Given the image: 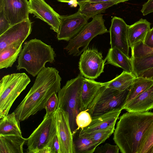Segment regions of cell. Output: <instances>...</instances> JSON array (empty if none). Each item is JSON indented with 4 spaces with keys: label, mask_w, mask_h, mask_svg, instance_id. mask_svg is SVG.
I'll use <instances>...</instances> for the list:
<instances>
[{
    "label": "cell",
    "mask_w": 153,
    "mask_h": 153,
    "mask_svg": "<svg viewBox=\"0 0 153 153\" xmlns=\"http://www.w3.org/2000/svg\"><path fill=\"white\" fill-rule=\"evenodd\" d=\"M141 11L144 16L153 13V0H148L143 4Z\"/></svg>",
    "instance_id": "cell-36"
},
{
    "label": "cell",
    "mask_w": 153,
    "mask_h": 153,
    "mask_svg": "<svg viewBox=\"0 0 153 153\" xmlns=\"http://www.w3.org/2000/svg\"><path fill=\"white\" fill-rule=\"evenodd\" d=\"M153 85V80L151 79L142 77H136L129 88L126 99L122 107L129 103Z\"/></svg>",
    "instance_id": "cell-24"
},
{
    "label": "cell",
    "mask_w": 153,
    "mask_h": 153,
    "mask_svg": "<svg viewBox=\"0 0 153 153\" xmlns=\"http://www.w3.org/2000/svg\"><path fill=\"white\" fill-rule=\"evenodd\" d=\"M147 153H153V145L149 150Z\"/></svg>",
    "instance_id": "cell-42"
},
{
    "label": "cell",
    "mask_w": 153,
    "mask_h": 153,
    "mask_svg": "<svg viewBox=\"0 0 153 153\" xmlns=\"http://www.w3.org/2000/svg\"><path fill=\"white\" fill-rule=\"evenodd\" d=\"M26 140L20 135L0 134V153H23Z\"/></svg>",
    "instance_id": "cell-19"
},
{
    "label": "cell",
    "mask_w": 153,
    "mask_h": 153,
    "mask_svg": "<svg viewBox=\"0 0 153 153\" xmlns=\"http://www.w3.org/2000/svg\"><path fill=\"white\" fill-rule=\"evenodd\" d=\"M89 19L79 11L69 15L60 16L61 23L57 39L59 41H69L81 30Z\"/></svg>",
    "instance_id": "cell-11"
},
{
    "label": "cell",
    "mask_w": 153,
    "mask_h": 153,
    "mask_svg": "<svg viewBox=\"0 0 153 153\" xmlns=\"http://www.w3.org/2000/svg\"><path fill=\"white\" fill-rule=\"evenodd\" d=\"M119 3L116 1L99 2L87 1L78 4L79 6L78 11L89 19L105 12L108 8Z\"/></svg>",
    "instance_id": "cell-20"
},
{
    "label": "cell",
    "mask_w": 153,
    "mask_h": 153,
    "mask_svg": "<svg viewBox=\"0 0 153 153\" xmlns=\"http://www.w3.org/2000/svg\"><path fill=\"white\" fill-rule=\"evenodd\" d=\"M103 15L98 14L88 23L69 42L65 48L69 54L79 56L87 47L92 39L99 35L109 32L104 24Z\"/></svg>",
    "instance_id": "cell-7"
},
{
    "label": "cell",
    "mask_w": 153,
    "mask_h": 153,
    "mask_svg": "<svg viewBox=\"0 0 153 153\" xmlns=\"http://www.w3.org/2000/svg\"><path fill=\"white\" fill-rule=\"evenodd\" d=\"M22 43L11 45L0 51V69L12 67L22 49Z\"/></svg>",
    "instance_id": "cell-23"
},
{
    "label": "cell",
    "mask_w": 153,
    "mask_h": 153,
    "mask_svg": "<svg viewBox=\"0 0 153 153\" xmlns=\"http://www.w3.org/2000/svg\"><path fill=\"white\" fill-rule=\"evenodd\" d=\"M152 28H153V27H152Z\"/></svg>",
    "instance_id": "cell-43"
},
{
    "label": "cell",
    "mask_w": 153,
    "mask_h": 153,
    "mask_svg": "<svg viewBox=\"0 0 153 153\" xmlns=\"http://www.w3.org/2000/svg\"><path fill=\"white\" fill-rule=\"evenodd\" d=\"M5 17L12 26L29 19L27 0H0Z\"/></svg>",
    "instance_id": "cell-15"
},
{
    "label": "cell",
    "mask_w": 153,
    "mask_h": 153,
    "mask_svg": "<svg viewBox=\"0 0 153 153\" xmlns=\"http://www.w3.org/2000/svg\"><path fill=\"white\" fill-rule=\"evenodd\" d=\"M133 74L136 77L142 72L153 68V55L140 57H131Z\"/></svg>",
    "instance_id": "cell-28"
},
{
    "label": "cell",
    "mask_w": 153,
    "mask_h": 153,
    "mask_svg": "<svg viewBox=\"0 0 153 153\" xmlns=\"http://www.w3.org/2000/svg\"><path fill=\"white\" fill-rule=\"evenodd\" d=\"M128 25L122 18L114 16L111 20L109 32L111 48L116 47L130 57L127 38Z\"/></svg>",
    "instance_id": "cell-14"
},
{
    "label": "cell",
    "mask_w": 153,
    "mask_h": 153,
    "mask_svg": "<svg viewBox=\"0 0 153 153\" xmlns=\"http://www.w3.org/2000/svg\"><path fill=\"white\" fill-rule=\"evenodd\" d=\"M59 99L57 94L54 93L48 98L44 108L46 111V114L48 115L54 114L57 108Z\"/></svg>",
    "instance_id": "cell-33"
},
{
    "label": "cell",
    "mask_w": 153,
    "mask_h": 153,
    "mask_svg": "<svg viewBox=\"0 0 153 153\" xmlns=\"http://www.w3.org/2000/svg\"><path fill=\"white\" fill-rule=\"evenodd\" d=\"M55 56V52L51 45L36 38L31 39L25 43L19 56L17 70L25 69L35 76L45 67L47 62H53Z\"/></svg>",
    "instance_id": "cell-3"
},
{
    "label": "cell",
    "mask_w": 153,
    "mask_h": 153,
    "mask_svg": "<svg viewBox=\"0 0 153 153\" xmlns=\"http://www.w3.org/2000/svg\"><path fill=\"white\" fill-rule=\"evenodd\" d=\"M84 76L80 74L75 78L68 80L58 93V108L67 112L72 134L78 129L76 118L82 111L81 94Z\"/></svg>",
    "instance_id": "cell-4"
},
{
    "label": "cell",
    "mask_w": 153,
    "mask_h": 153,
    "mask_svg": "<svg viewBox=\"0 0 153 153\" xmlns=\"http://www.w3.org/2000/svg\"><path fill=\"white\" fill-rule=\"evenodd\" d=\"M95 49H87L81 55L79 63L81 74L85 78L94 79L104 72L105 60Z\"/></svg>",
    "instance_id": "cell-9"
},
{
    "label": "cell",
    "mask_w": 153,
    "mask_h": 153,
    "mask_svg": "<svg viewBox=\"0 0 153 153\" xmlns=\"http://www.w3.org/2000/svg\"><path fill=\"white\" fill-rule=\"evenodd\" d=\"M11 26L5 17L2 5L0 4V36Z\"/></svg>",
    "instance_id": "cell-35"
},
{
    "label": "cell",
    "mask_w": 153,
    "mask_h": 153,
    "mask_svg": "<svg viewBox=\"0 0 153 153\" xmlns=\"http://www.w3.org/2000/svg\"><path fill=\"white\" fill-rule=\"evenodd\" d=\"M54 116L60 153H75L68 113L58 108Z\"/></svg>",
    "instance_id": "cell-10"
},
{
    "label": "cell",
    "mask_w": 153,
    "mask_h": 153,
    "mask_svg": "<svg viewBox=\"0 0 153 153\" xmlns=\"http://www.w3.org/2000/svg\"><path fill=\"white\" fill-rule=\"evenodd\" d=\"M131 49L132 57H140L153 55V48L146 46L143 42L137 43Z\"/></svg>",
    "instance_id": "cell-31"
},
{
    "label": "cell",
    "mask_w": 153,
    "mask_h": 153,
    "mask_svg": "<svg viewBox=\"0 0 153 153\" xmlns=\"http://www.w3.org/2000/svg\"><path fill=\"white\" fill-rule=\"evenodd\" d=\"M153 145V121L146 131L141 140L138 153H147Z\"/></svg>",
    "instance_id": "cell-30"
},
{
    "label": "cell",
    "mask_w": 153,
    "mask_h": 153,
    "mask_svg": "<svg viewBox=\"0 0 153 153\" xmlns=\"http://www.w3.org/2000/svg\"><path fill=\"white\" fill-rule=\"evenodd\" d=\"M150 26L149 22L143 19L128 25L127 38L129 48H131L138 42H144L148 32L151 29Z\"/></svg>",
    "instance_id": "cell-18"
},
{
    "label": "cell",
    "mask_w": 153,
    "mask_h": 153,
    "mask_svg": "<svg viewBox=\"0 0 153 153\" xmlns=\"http://www.w3.org/2000/svg\"><path fill=\"white\" fill-rule=\"evenodd\" d=\"M142 77L153 80V68L144 71L139 74L137 77Z\"/></svg>",
    "instance_id": "cell-39"
},
{
    "label": "cell",
    "mask_w": 153,
    "mask_h": 153,
    "mask_svg": "<svg viewBox=\"0 0 153 153\" xmlns=\"http://www.w3.org/2000/svg\"><path fill=\"white\" fill-rule=\"evenodd\" d=\"M153 121V112H128L120 117L113 140L122 153H138L143 137Z\"/></svg>",
    "instance_id": "cell-2"
},
{
    "label": "cell",
    "mask_w": 153,
    "mask_h": 153,
    "mask_svg": "<svg viewBox=\"0 0 153 153\" xmlns=\"http://www.w3.org/2000/svg\"><path fill=\"white\" fill-rule=\"evenodd\" d=\"M92 117L86 110L80 111L76 118V122L78 129L83 128L88 126L91 123Z\"/></svg>",
    "instance_id": "cell-32"
},
{
    "label": "cell",
    "mask_w": 153,
    "mask_h": 153,
    "mask_svg": "<svg viewBox=\"0 0 153 153\" xmlns=\"http://www.w3.org/2000/svg\"><path fill=\"white\" fill-rule=\"evenodd\" d=\"M105 60L107 64L120 68L124 71L133 74L131 58L116 47L109 49Z\"/></svg>",
    "instance_id": "cell-22"
},
{
    "label": "cell",
    "mask_w": 153,
    "mask_h": 153,
    "mask_svg": "<svg viewBox=\"0 0 153 153\" xmlns=\"http://www.w3.org/2000/svg\"><path fill=\"white\" fill-rule=\"evenodd\" d=\"M62 79L59 71L53 67H45L38 74L34 83L14 111L20 121L27 119L44 109L50 97L61 89Z\"/></svg>",
    "instance_id": "cell-1"
},
{
    "label": "cell",
    "mask_w": 153,
    "mask_h": 153,
    "mask_svg": "<svg viewBox=\"0 0 153 153\" xmlns=\"http://www.w3.org/2000/svg\"><path fill=\"white\" fill-rule=\"evenodd\" d=\"M144 43L149 47L153 48V28L151 29L148 32Z\"/></svg>",
    "instance_id": "cell-38"
},
{
    "label": "cell",
    "mask_w": 153,
    "mask_h": 153,
    "mask_svg": "<svg viewBox=\"0 0 153 153\" xmlns=\"http://www.w3.org/2000/svg\"><path fill=\"white\" fill-rule=\"evenodd\" d=\"M29 13L46 22L57 33L61 23L60 15L44 0H29Z\"/></svg>",
    "instance_id": "cell-12"
},
{
    "label": "cell",
    "mask_w": 153,
    "mask_h": 153,
    "mask_svg": "<svg viewBox=\"0 0 153 153\" xmlns=\"http://www.w3.org/2000/svg\"><path fill=\"white\" fill-rule=\"evenodd\" d=\"M114 130L115 126H113L105 129L85 134L80 137H85L90 139L97 147L108 139L114 132Z\"/></svg>",
    "instance_id": "cell-29"
},
{
    "label": "cell",
    "mask_w": 153,
    "mask_h": 153,
    "mask_svg": "<svg viewBox=\"0 0 153 153\" xmlns=\"http://www.w3.org/2000/svg\"><path fill=\"white\" fill-rule=\"evenodd\" d=\"M30 82L24 73L4 76L0 81V119L8 114L13 103Z\"/></svg>",
    "instance_id": "cell-5"
},
{
    "label": "cell",
    "mask_w": 153,
    "mask_h": 153,
    "mask_svg": "<svg viewBox=\"0 0 153 153\" xmlns=\"http://www.w3.org/2000/svg\"><path fill=\"white\" fill-rule=\"evenodd\" d=\"M32 23L29 19L12 26L0 36V51L16 43H23L30 34Z\"/></svg>",
    "instance_id": "cell-13"
},
{
    "label": "cell",
    "mask_w": 153,
    "mask_h": 153,
    "mask_svg": "<svg viewBox=\"0 0 153 153\" xmlns=\"http://www.w3.org/2000/svg\"><path fill=\"white\" fill-rule=\"evenodd\" d=\"M136 77L132 73L124 71L113 79L103 84L107 87L123 91L129 88Z\"/></svg>",
    "instance_id": "cell-26"
},
{
    "label": "cell",
    "mask_w": 153,
    "mask_h": 153,
    "mask_svg": "<svg viewBox=\"0 0 153 153\" xmlns=\"http://www.w3.org/2000/svg\"><path fill=\"white\" fill-rule=\"evenodd\" d=\"M79 130L73 134L75 153H93L97 147L90 139L79 136Z\"/></svg>",
    "instance_id": "cell-27"
},
{
    "label": "cell",
    "mask_w": 153,
    "mask_h": 153,
    "mask_svg": "<svg viewBox=\"0 0 153 153\" xmlns=\"http://www.w3.org/2000/svg\"><path fill=\"white\" fill-rule=\"evenodd\" d=\"M128 112H144L153 109V85L121 108Z\"/></svg>",
    "instance_id": "cell-17"
},
{
    "label": "cell",
    "mask_w": 153,
    "mask_h": 153,
    "mask_svg": "<svg viewBox=\"0 0 153 153\" xmlns=\"http://www.w3.org/2000/svg\"><path fill=\"white\" fill-rule=\"evenodd\" d=\"M102 82L93 79L84 78L82 83L81 94L82 111L86 110L88 106L94 98Z\"/></svg>",
    "instance_id": "cell-21"
},
{
    "label": "cell",
    "mask_w": 153,
    "mask_h": 153,
    "mask_svg": "<svg viewBox=\"0 0 153 153\" xmlns=\"http://www.w3.org/2000/svg\"><path fill=\"white\" fill-rule=\"evenodd\" d=\"M51 153H60V146L57 134L49 146Z\"/></svg>",
    "instance_id": "cell-37"
},
{
    "label": "cell",
    "mask_w": 153,
    "mask_h": 153,
    "mask_svg": "<svg viewBox=\"0 0 153 153\" xmlns=\"http://www.w3.org/2000/svg\"><path fill=\"white\" fill-rule=\"evenodd\" d=\"M56 134L54 114H45L41 123L26 138L27 152L39 153L42 149L49 147Z\"/></svg>",
    "instance_id": "cell-8"
},
{
    "label": "cell",
    "mask_w": 153,
    "mask_h": 153,
    "mask_svg": "<svg viewBox=\"0 0 153 153\" xmlns=\"http://www.w3.org/2000/svg\"><path fill=\"white\" fill-rule=\"evenodd\" d=\"M129 89L119 91L107 87L103 83L102 85L86 110L92 117L116 109L121 108Z\"/></svg>",
    "instance_id": "cell-6"
},
{
    "label": "cell",
    "mask_w": 153,
    "mask_h": 153,
    "mask_svg": "<svg viewBox=\"0 0 153 153\" xmlns=\"http://www.w3.org/2000/svg\"><path fill=\"white\" fill-rule=\"evenodd\" d=\"M20 121L14 112L5 116L0 119V134L22 136Z\"/></svg>",
    "instance_id": "cell-25"
},
{
    "label": "cell",
    "mask_w": 153,
    "mask_h": 153,
    "mask_svg": "<svg viewBox=\"0 0 153 153\" xmlns=\"http://www.w3.org/2000/svg\"><path fill=\"white\" fill-rule=\"evenodd\" d=\"M130 0H89L88 1L91 2H105L116 1L120 3L123 2Z\"/></svg>",
    "instance_id": "cell-41"
},
{
    "label": "cell",
    "mask_w": 153,
    "mask_h": 153,
    "mask_svg": "<svg viewBox=\"0 0 153 153\" xmlns=\"http://www.w3.org/2000/svg\"><path fill=\"white\" fill-rule=\"evenodd\" d=\"M120 149L116 145H113L109 143H105L100 146H97L95 150L94 153H118Z\"/></svg>",
    "instance_id": "cell-34"
},
{
    "label": "cell",
    "mask_w": 153,
    "mask_h": 153,
    "mask_svg": "<svg viewBox=\"0 0 153 153\" xmlns=\"http://www.w3.org/2000/svg\"><path fill=\"white\" fill-rule=\"evenodd\" d=\"M122 110L121 108L116 109L102 114L92 117V121L88 126L79 129V136L81 137L86 134L115 126Z\"/></svg>",
    "instance_id": "cell-16"
},
{
    "label": "cell",
    "mask_w": 153,
    "mask_h": 153,
    "mask_svg": "<svg viewBox=\"0 0 153 153\" xmlns=\"http://www.w3.org/2000/svg\"><path fill=\"white\" fill-rule=\"evenodd\" d=\"M58 1L62 2L69 3L71 6L76 7L75 6L85 1H88L89 0H57Z\"/></svg>",
    "instance_id": "cell-40"
}]
</instances>
